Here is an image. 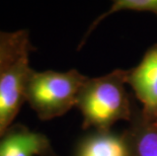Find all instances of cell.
<instances>
[{
    "label": "cell",
    "mask_w": 157,
    "mask_h": 156,
    "mask_svg": "<svg viewBox=\"0 0 157 156\" xmlns=\"http://www.w3.org/2000/svg\"><path fill=\"white\" fill-rule=\"evenodd\" d=\"M128 70L116 69L89 78L80 91L76 108L82 116V128L109 131L119 121L130 122L134 108L126 90Z\"/></svg>",
    "instance_id": "cell-1"
},
{
    "label": "cell",
    "mask_w": 157,
    "mask_h": 156,
    "mask_svg": "<svg viewBox=\"0 0 157 156\" xmlns=\"http://www.w3.org/2000/svg\"><path fill=\"white\" fill-rule=\"evenodd\" d=\"M87 79L76 69L60 72L32 68L25 85V101L42 121L62 117L76 107Z\"/></svg>",
    "instance_id": "cell-2"
},
{
    "label": "cell",
    "mask_w": 157,
    "mask_h": 156,
    "mask_svg": "<svg viewBox=\"0 0 157 156\" xmlns=\"http://www.w3.org/2000/svg\"><path fill=\"white\" fill-rule=\"evenodd\" d=\"M31 70L29 54H25L0 73V137L13 125L25 102V85Z\"/></svg>",
    "instance_id": "cell-3"
},
{
    "label": "cell",
    "mask_w": 157,
    "mask_h": 156,
    "mask_svg": "<svg viewBox=\"0 0 157 156\" xmlns=\"http://www.w3.org/2000/svg\"><path fill=\"white\" fill-rule=\"evenodd\" d=\"M128 83L141 102V112L157 123V44L150 47L141 62L128 70Z\"/></svg>",
    "instance_id": "cell-4"
},
{
    "label": "cell",
    "mask_w": 157,
    "mask_h": 156,
    "mask_svg": "<svg viewBox=\"0 0 157 156\" xmlns=\"http://www.w3.org/2000/svg\"><path fill=\"white\" fill-rule=\"evenodd\" d=\"M0 156H57L45 134L13 124L0 137Z\"/></svg>",
    "instance_id": "cell-5"
},
{
    "label": "cell",
    "mask_w": 157,
    "mask_h": 156,
    "mask_svg": "<svg viewBox=\"0 0 157 156\" xmlns=\"http://www.w3.org/2000/svg\"><path fill=\"white\" fill-rule=\"evenodd\" d=\"M130 123L124 132L130 156H157V123L147 119L139 108H134Z\"/></svg>",
    "instance_id": "cell-6"
},
{
    "label": "cell",
    "mask_w": 157,
    "mask_h": 156,
    "mask_svg": "<svg viewBox=\"0 0 157 156\" xmlns=\"http://www.w3.org/2000/svg\"><path fill=\"white\" fill-rule=\"evenodd\" d=\"M75 156H130L129 143L125 133L94 131L79 142Z\"/></svg>",
    "instance_id": "cell-7"
},
{
    "label": "cell",
    "mask_w": 157,
    "mask_h": 156,
    "mask_svg": "<svg viewBox=\"0 0 157 156\" xmlns=\"http://www.w3.org/2000/svg\"><path fill=\"white\" fill-rule=\"evenodd\" d=\"M35 50L26 29L4 32L0 29V73L16 59Z\"/></svg>",
    "instance_id": "cell-8"
},
{
    "label": "cell",
    "mask_w": 157,
    "mask_h": 156,
    "mask_svg": "<svg viewBox=\"0 0 157 156\" xmlns=\"http://www.w3.org/2000/svg\"><path fill=\"white\" fill-rule=\"evenodd\" d=\"M121 10H135V11H148L157 14V0H113V4L108 11L105 12L101 16L96 19L91 25L89 32L98 25L99 21L103 18L112 15L113 13L119 12ZM89 32L87 34H89Z\"/></svg>",
    "instance_id": "cell-9"
}]
</instances>
